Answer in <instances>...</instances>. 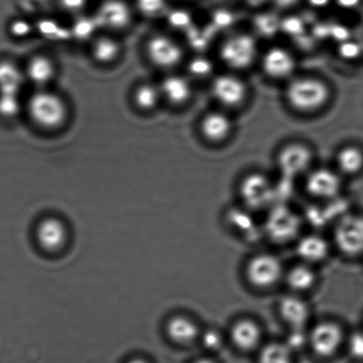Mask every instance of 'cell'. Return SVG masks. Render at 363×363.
<instances>
[{
	"instance_id": "6da1fadb",
	"label": "cell",
	"mask_w": 363,
	"mask_h": 363,
	"mask_svg": "<svg viewBox=\"0 0 363 363\" xmlns=\"http://www.w3.org/2000/svg\"><path fill=\"white\" fill-rule=\"evenodd\" d=\"M284 96L292 111L298 115H315L330 104L333 89L322 77L295 75L285 84Z\"/></svg>"
},
{
	"instance_id": "7a4b0ae2",
	"label": "cell",
	"mask_w": 363,
	"mask_h": 363,
	"mask_svg": "<svg viewBox=\"0 0 363 363\" xmlns=\"http://www.w3.org/2000/svg\"><path fill=\"white\" fill-rule=\"evenodd\" d=\"M27 109L34 124L45 130L62 128L69 118V108L65 99L45 88L31 95Z\"/></svg>"
},
{
	"instance_id": "3957f363",
	"label": "cell",
	"mask_w": 363,
	"mask_h": 363,
	"mask_svg": "<svg viewBox=\"0 0 363 363\" xmlns=\"http://www.w3.org/2000/svg\"><path fill=\"white\" fill-rule=\"evenodd\" d=\"M330 240L333 248L345 258H362L363 213L348 211L338 216Z\"/></svg>"
},
{
	"instance_id": "277c9868",
	"label": "cell",
	"mask_w": 363,
	"mask_h": 363,
	"mask_svg": "<svg viewBox=\"0 0 363 363\" xmlns=\"http://www.w3.org/2000/svg\"><path fill=\"white\" fill-rule=\"evenodd\" d=\"M218 56L229 72H245L259 60V45L252 35L234 33L221 42Z\"/></svg>"
},
{
	"instance_id": "5b68a950",
	"label": "cell",
	"mask_w": 363,
	"mask_h": 363,
	"mask_svg": "<svg viewBox=\"0 0 363 363\" xmlns=\"http://www.w3.org/2000/svg\"><path fill=\"white\" fill-rule=\"evenodd\" d=\"M286 269L279 256L272 252H259L245 266V277L249 285L258 290H269L284 283Z\"/></svg>"
},
{
	"instance_id": "8992f818",
	"label": "cell",
	"mask_w": 363,
	"mask_h": 363,
	"mask_svg": "<svg viewBox=\"0 0 363 363\" xmlns=\"http://www.w3.org/2000/svg\"><path fill=\"white\" fill-rule=\"evenodd\" d=\"M303 220L297 211L281 203H274L267 210L263 229L267 238L276 244L296 242L302 235Z\"/></svg>"
},
{
	"instance_id": "52a82bcc",
	"label": "cell",
	"mask_w": 363,
	"mask_h": 363,
	"mask_svg": "<svg viewBox=\"0 0 363 363\" xmlns=\"http://www.w3.org/2000/svg\"><path fill=\"white\" fill-rule=\"evenodd\" d=\"M240 200L249 210H269L277 197V186L264 172H248L240 179L238 184Z\"/></svg>"
},
{
	"instance_id": "ba28073f",
	"label": "cell",
	"mask_w": 363,
	"mask_h": 363,
	"mask_svg": "<svg viewBox=\"0 0 363 363\" xmlns=\"http://www.w3.org/2000/svg\"><path fill=\"white\" fill-rule=\"evenodd\" d=\"M315 155L313 147L299 140L284 144L278 150L276 165L284 179L304 178L315 164Z\"/></svg>"
},
{
	"instance_id": "9c48e42d",
	"label": "cell",
	"mask_w": 363,
	"mask_h": 363,
	"mask_svg": "<svg viewBox=\"0 0 363 363\" xmlns=\"http://www.w3.org/2000/svg\"><path fill=\"white\" fill-rule=\"evenodd\" d=\"M213 100L222 109L241 108L249 99V86L238 72H229L215 76L211 84Z\"/></svg>"
},
{
	"instance_id": "30bf717a",
	"label": "cell",
	"mask_w": 363,
	"mask_h": 363,
	"mask_svg": "<svg viewBox=\"0 0 363 363\" xmlns=\"http://www.w3.org/2000/svg\"><path fill=\"white\" fill-rule=\"evenodd\" d=\"M347 334L344 328L333 320H322L308 331V345L316 355L333 357L345 345Z\"/></svg>"
},
{
	"instance_id": "8fae6325",
	"label": "cell",
	"mask_w": 363,
	"mask_h": 363,
	"mask_svg": "<svg viewBox=\"0 0 363 363\" xmlns=\"http://www.w3.org/2000/svg\"><path fill=\"white\" fill-rule=\"evenodd\" d=\"M303 179L305 191L313 200L334 201L343 193L344 177L334 167H313Z\"/></svg>"
},
{
	"instance_id": "7c38bea8",
	"label": "cell",
	"mask_w": 363,
	"mask_h": 363,
	"mask_svg": "<svg viewBox=\"0 0 363 363\" xmlns=\"http://www.w3.org/2000/svg\"><path fill=\"white\" fill-rule=\"evenodd\" d=\"M260 68L267 79L287 82L296 75L297 60L291 50L280 45L267 49L259 57Z\"/></svg>"
},
{
	"instance_id": "4fadbf2b",
	"label": "cell",
	"mask_w": 363,
	"mask_h": 363,
	"mask_svg": "<svg viewBox=\"0 0 363 363\" xmlns=\"http://www.w3.org/2000/svg\"><path fill=\"white\" fill-rule=\"evenodd\" d=\"M146 51L150 61L160 69L174 68L184 57L182 45L174 38L164 34L151 37L147 41Z\"/></svg>"
},
{
	"instance_id": "5bb4252c",
	"label": "cell",
	"mask_w": 363,
	"mask_h": 363,
	"mask_svg": "<svg viewBox=\"0 0 363 363\" xmlns=\"http://www.w3.org/2000/svg\"><path fill=\"white\" fill-rule=\"evenodd\" d=\"M234 129V122L225 109H215L204 113L199 125L201 137L213 145H220L227 142Z\"/></svg>"
},
{
	"instance_id": "9a60e30c",
	"label": "cell",
	"mask_w": 363,
	"mask_h": 363,
	"mask_svg": "<svg viewBox=\"0 0 363 363\" xmlns=\"http://www.w3.org/2000/svg\"><path fill=\"white\" fill-rule=\"evenodd\" d=\"M277 311L289 329H308L311 320L312 309L304 296L292 292L284 296L278 301Z\"/></svg>"
},
{
	"instance_id": "2e32d148",
	"label": "cell",
	"mask_w": 363,
	"mask_h": 363,
	"mask_svg": "<svg viewBox=\"0 0 363 363\" xmlns=\"http://www.w3.org/2000/svg\"><path fill=\"white\" fill-rule=\"evenodd\" d=\"M333 249L331 240L327 239L319 233L302 234L295 242V252L299 262L315 267L325 262Z\"/></svg>"
},
{
	"instance_id": "e0dca14e",
	"label": "cell",
	"mask_w": 363,
	"mask_h": 363,
	"mask_svg": "<svg viewBox=\"0 0 363 363\" xmlns=\"http://www.w3.org/2000/svg\"><path fill=\"white\" fill-rule=\"evenodd\" d=\"M228 338L239 350L251 352L262 345L263 330L256 320L241 317L233 322L228 330Z\"/></svg>"
},
{
	"instance_id": "ac0fdd59",
	"label": "cell",
	"mask_w": 363,
	"mask_h": 363,
	"mask_svg": "<svg viewBox=\"0 0 363 363\" xmlns=\"http://www.w3.org/2000/svg\"><path fill=\"white\" fill-rule=\"evenodd\" d=\"M68 228L61 218H45L37 225V242L45 252L55 253L62 251L68 242Z\"/></svg>"
},
{
	"instance_id": "d6986e66",
	"label": "cell",
	"mask_w": 363,
	"mask_h": 363,
	"mask_svg": "<svg viewBox=\"0 0 363 363\" xmlns=\"http://www.w3.org/2000/svg\"><path fill=\"white\" fill-rule=\"evenodd\" d=\"M319 274L316 267L311 264L298 262L286 269L284 283L292 294L304 296L316 287Z\"/></svg>"
},
{
	"instance_id": "ffe728a7",
	"label": "cell",
	"mask_w": 363,
	"mask_h": 363,
	"mask_svg": "<svg viewBox=\"0 0 363 363\" xmlns=\"http://www.w3.org/2000/svg\"><path fill=\"white\" fill-rule=\"evenodd\" d=\"M165 331L172 342L186 347L199 341L202 329L191 317L177 315L169 319Z\"/></svg>"
},
{
	"instance_id": "44dd1931",
	"label": "cell",
	"mask_w": 363,
	"mask_h": 363,
	"mask_svg": "<svg viewBox=\"0 0 363 363\" xmlns=\"http://www.w3.org/2000/svg\"><path fill=\"white\" fill-rule=\"evenodd\" d=\"M162 96L175 107H182L191 101L193 86L191 82L184 76L170 75L160 84Z\"/></svg>"
},
{
	"instance_id": "7402d4cb",
	"label": "cell",
	"mask_w": 363,
	"mask_h": 363,
	"mask_svg": "<svg viewBox=\"0 0 363 363\" xmlns=\"http://www.w3.org/2000/svg\"><path fill=\"white\" fill-rule=\"evenodd\" d=\"M335 169L343 177H354L363 171V150L354 144H347L337 150Z\"/></svg>"
},
{
	"instance_id": "603a6c76",
	"label": "cell",
	"mask_w": 363,
	"mask_h": 363,
	"mask_svg": "<svg viewBox=\"0 0 363 363\" xmlns=\"http://www.w3.org/2000/svg\"><path fill=\"white\" fill-rule=\"evenodd\" d=\"M131 10L121 0H108L101 6L99 19L106 27L122 30L128 26L132 18Z\"/></svg>"
},
{
	"instance_id": "cb8c5ba5",
	"label": "cell",
	"mask_w": 363,
	"mask_h": 363,
	"mask_svg": "<svg viewBox=\"0 0 363 363\" xmlns=\"http://www.w3.org/2000/svg\"><path fill=\"white\" fill-rule=\"evenodd\" d=\"M26 75L35 86L45 87L55 79L56 66L48 56L35 55L27 63Z\"/></svg>"
},
{
	"instance_id": "d4e9b609",
	"label": "cell",
	"mask_w": 363,
	"mask_h": 363,
	"mask_svg": "<svg viewBox=\"0 0 363 363\" xmlns=\"http://www.w3.org/2000/svg\"><path fill=\"white\" fill-rule=\"evenodd\" d=\"M91 56L100 65H111L122 52L121 44L111 36H101L91 44Z\"/></svg>"
},
{
	"instance_id": "484cf974",
	"label": "cell",
	"mask_w": 363,
	"mask_h": 363,
	"mask_svg": "<svg viewBox=\"0 0 363 363\" xmlns=\"http://www.w3.org/2000/svg\"><path fill=\"white\" fill-rule=\"evenodd\" d=\"M292 354L284 341H272L259 349L258 363H292Z\"/></svg>"
},
{
	"instance_id": "4316f807",
	"label": "cell",
	"mask_w": 363,
	"mask_h": 363,
	"mask_svg": "<svg viewBox=\"0 0 363 363\" xmlns=\"http://www.w3.org/2000/svg\"><path fill=\"white\" fill-rule=\"evenodd\" d=\"M133 98L137 108L143 111H150L157 108L163 96L160 86L151 83H144L135 88Z\"/></svg>"
},
{
	"instance_id": "83f0119b",
	"label": "cell",
	"mask_w": 363,
	"mask_h": 363,
	"mask_svg": "<svg viewBox=\"0 0 363 363\" xmlns=\"http://www.w3.org/2000/svg\"><path fill=\"white\" fill-rule=\"evenodd\" d=\"M22 73L12 63H1L0 65V86L2 94H17L22 83Z\"/></svg>"
},
{
	"instance_id": "f1b7e54d",
	"label": "cell",
	"mask_w": 363,
	"mask_h": 363,
	"mask_svg": "<svg viewBox=\"0 0 363 363\" xmlns=\"http://www.w3.org/2000/svg\"><path fill=\"white\" fill-rule=\"evenodd\" d=\"M224 341V335L217 328H207L206 330H202L199 337L201 344L210 351L220 350L223 347Z\"/></svg>"
},
{
	"instance_id": "f546056e",
	"label": "cell",
	"mask_w": 363,
	"mask_h": 363,
	"mask_svg": "<svg viewBox=\"0 0 363 363\" xmlns=\"http://www.w3.org/2000/svg\"><path fill=\"white\" fill-rule=\"evenodd\" d=\"M345 345L351 357L363 361V329L352 331L347 335Z\"/></svg>"
},
{
	"instance_id": "4dcf8cb0",
	"label": "cell",
	"mask_w": 363,
	"mask_h": 363,
	"mask_svg": "<svg viewBox=\"0 0 363 363\" xmlns=\"http://www.w3.org/2000/svg\"><path fill=\"white\" fill-rule=\"evenodd\" d=\"M19 101L15 94H3L0 99V112L5 116H15L19 111Z\"/></svg>"
},
{
	"instance_id": "1f68e13d",
	"label": "cell",
	"mask_w": 363,
	"mask_h": 363,
	"mask_svg": "<svg viewBox=\"0 0 363 363\" xmlns=\"http://www.w3.org/2000/svg\"><path fill=\"white\" fill-rule=\"evenodd\" d=\"M362 48L359 43L350 40L341 42L340 45V55L342 58L345 60H355L362 55Z\"/></svg>"
},
{
	"instance_id": "d6a6232c",
	"label": "cell",
	"mask_w": 363,
	"mask_h": 363,
	"mask_svg": "<svg viewBox=\"0 0 363 363\" xmlns=\"http://www.w3.org/2000/svg\"><path fill=\"white\" fill-rule=\"evenodd\" d=\"M213 65L207 59L197 58L190 65V72L197 77L207 76L211 72Z\"/></svg>"
},
{
	"instance_id": "836d02e7",
	"label": "cell",
	"mask_w": 363,
	"mask_h": 363,
	"mask_svg": "<svg viewBox=\"0 0 363 363\" xmlns=\"http://www.w3.org/2000/svg\"><path fill=\"white\" fill-rule=\"evenodd\" d=\"M140 10L149 15H154L163 9L164 0H138Z\"/></svg>"
},
{
	"instance_id": "e575fe53",
	"label": "cell",
	"mask_w": 363,
	"mask_h": 363,
	"mask_svg": "<svg viewBox=\"0 0 363 363\" xmlns=\"http://www.w3.org/2000/svg\"><path fill=\"white\" fill-rule=\"evenodd\" d=\"M11 30L16 37H26L31 33V26L27 21L17 20L13 23Z\"/></svg>"
},
{
	"instance_id": "d590c367",
	"label": "cell",
	"mask_w": 363,
	"mask_h": 363,
	"mask_svg": "<svg viewBox=\"0 0 363 363\" xmlns=\"http://www.w3.org/2000/svg\"><path fill=\"white\" fill-rule=\"evenodd\" d=\"M62 6L69 11H79L86 6V0H61Z\"/></svg>"
},
{
	"instance_id": "8d00e7d4",
	"label": "cell",
	"mask_w": 363,
	"mask_h": 363,
	"mask_svg": "<svg viewBox=\"0 0 363 363\" xmlns=\"http://www.w3.org/2000/svg\"><path fill=\"white\" fill-rule=\"evenodd\" d=\"M361 0H337L338 6L342 9H354L359 4Z\"/></svg>"
},
{
	"instance_id": "74e56055",
	"label": "cell",
	"mask_w": 363,
	"mask_h": 363,
	"mask_svg": "<svg viewBox=\"0 0 363 363\" xmlns=\"http://www.w3.org/2000/svg\"><path fill=\"white\" fill-rule=\"evenodd\" d=\"M308 2L315 8H323L329 4L330 0H308Z\"/></svg>"
},
{
	"instance_id": "f35d334b",
	"label": "cell",
	"mask_w": 363,
	"mask_h": 363,
	"mask_svg": "<svg viewBox=\"0 0 363 363\" xmlns=\"http://www.w3.org/2000/svg\"><path fill=\"white\" fill-rule=\"evenodd\" d=\"M125 363H151L149 359L143 357H133L129 359Z\"/></svg>"
},
{
	"instance_id": "ab89813d",
	"label": "cell",
	"mask_w": 363,
	"mask_h": 363,
	"mask_svg": "<svg viewBox=\"0 0 363 363\" xmlns=\"http://www.w3.org/2000/svg\"><path fill=\"white\" fill-rule=\"evenodd\" d=\"M192 363H216L213 361V359L208 357H201L199 359H196Z\"/></svg>"
},
{
	"instance_id": "60d3db41",
	"label": "cell",
	"mask_w": 363,
	"mask_h": 363,
	"mask_svg": "<svg viewBox=\"0 0 363 363\" xmlns=\"http://www.w3.org/2000/svg\"><path fill=\"white\" fill-rule=\"evenodd\" d=\"M362 259H363V257H362Z\"/></svg>"
}]
</instances>
